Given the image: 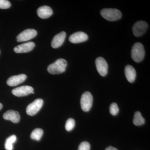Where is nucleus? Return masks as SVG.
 <instances>
[{"label": "nucleus", "instance_id": "15", "mask_svg": "<svg viewBox=\"0 0 150 150\" xmlns=\"http://www.w3.org/2000/svg\"><path fill=\"white\" fill-rule=\"evenodd\" d=\"M37 13L38 16L43 19L48 18L53 14V11L51 7L43 6L38 9Z\"/></svg>", "mask_w": 150, "mask_h": 150}, {"label": "nucleus", "instance_id": "7", "mask_svg": "<svg viewBox=\"0 0 150 150\" xmlns=\"http://www.w3.org/2000/svg\"><path fill=\"white\" fill-rule=\"evenodd\" d=\"M148 28V24L146 22L139 21L134 24L132 30L135 36L139 37L144 34Z\"/></svg>", "mask_w": 150, "mask_h": 150}, {"label": "nucleus", "instance_id": "3", "mask_svg": "<svg viewBox=\"0 0 150 150\" xmlns=\"http://www.w3.org/2000/svg\"><path fill=\"white\" fill-rule=\"evenodd\" d=\"M101 16L109 21H116L121 18L122 13L117 9L104 8L100 11Z\"/></svg>", "mask_w": 150, "mask_h": 150}, {"label": "nucleus", "instance_id": "4", "mask_svg": "<svg viewBox=\"0 0 150 150\" xmlns=\"http://www.w3.org/2000/svg\"><path fill=\"white\" fill-rule=\"evenodd\" d=\"M93 97L90 92L84 93L81 97V109L84 112L89 111L92 106Z\"/></svg>", "mask_w": 150, "mask_h": 150}, {"label": "nucleus", "instance_id": "16", "mask_svg": "<svg viewBox=\"0 0 150 150\" xmlns=\"http://www.w3.org/2000/svg\"><path fill=\"white\" fill-rule=\"evenodd\" d=\"M125 74L128 81L130 83L134 82L137 75L136 70L134 67L131 65H127L125 68Z\"/></svg>", "mask_w": 150, "mask_h": 150}, {"label": "nucleus", "instance_id": "19", "mask_svg": "<svg viewBox=\"0 0 150 150\" xmlns=\"http://www.w3.org/2000/svg\"><path fill=\"white\" fill-rule=\"evenodd\" d=\"M43 130L42 129H35L32 131L31 134H30V138L33 140H36V141H40L41 139V137L43 136Z\"/></svg>", "mask_w": 150, "mask_h": 150}, {"label": "nucleus", "instance_id": "24", "mask_svg": "<svg viewBox=\"0 0 150 150\" xmlns=\"http://www.w3.org/2000/svg\"><path fill=\"white\" fill-rule=\"evenodd\" d=\"M105 150H118L116 148L113 147L112 146L108 147L105 149Z\"/></svg>", "mask_w": 150, "mask_h": 150}, {"label": "nucleus", "instance_id": "10", "mask_svg": "<svg viewBox=\"0 0 150 150\" xmlns=\"http://www.w3.org/2000/svg\"><path fill=\"white\" fill-rule=\"evenodd\" d=\"M88 39V36L85 33L79 31L70 35L69 40L73 43H78L85 42Z\"/></svg>", "mask_w": 150, "mask_h": 150}, {"label": "nucleus", "instance_id": "22", "mask_svg": "<svg viewBox=\"0 0 150 150\" xmlns=\"http://www.w3.org/2000/svg\"><path fill=\"white\" fill-rule=\"evenodd\" d=\"M91 146L89 143L87 142H83L81 143L79 146L78 150H90Z\"/></svg>", "mask_w": 150, "mask_h": 150}, {"label": "nucleus", "instance_id": "11", "mask_svg": "<svg viewBox=\"0 0 150 150\" xmlns=\"http://www.w3.org/2000/svg\"><path fill=\"white\" fill-rule=\"evenodd\" d=\"M27 78V76L24 74H21L16 76H13L9 78L7 81L8 85L10 86H15L22 83Z\"/></svg>", "mask_w": 150, "mask_h": 150}, {"label": "nucleus", "instance_id": "5", "mask_svg": "<svg viewBox=\"0 0 150 150\" xmlns=\"http://www.w3.org/2000/svg\"><path fill=\"white\" fill-rule=\"evenodd\" d=\"M43 103V100L41 98L36 99L28 105L26 108V112L28 115H35L41 109Z\"/></svg>", "mask_w": 150, "mask_h": 150}, {"label": "nucleus", "instance_id": "8", "mask_svg": "<svg viewBox=\"0 0 150 150\" xmlns=\"http://www.w3.org/2000/svg\"><path fill=\"white\" fill-rule=\"evenodd\" d=\"M96 65L98 72L100 76H105L107 75L108 71V65L106 61L102 57L97 58Z\"/></svg>", "mask_w": 150, "mask_h": 150}, {"label": "nucleus", "instance_id": "25", "mask_svg": "<svg viewBox=\"0 0 150 150\" xmlns=\"http://www.w3.org/2000/svg\"><path fill=\"white\" fill-rule=\"evenodd\" d=\"M3 107V105L1 104V103H0V110L2 109Z\"/></svg>", "mask_w": 150, "mask_h": 150}, {"label": "nucleus", "instance_id": "9", "mask_svg": "<svg viewBox=\"0 0 150 150\" xmlns=\"http://www.w3.org/2000/svg\"><path fill=\"white\" fill-rule=\"evenodd\" d=\"M12 93L14 95L18 97L26 96L30 94L34 93L33 88L29 86H21L13 89Z\"/></svg>", "mask_w": 150, "mask_h": 150}, {"label": "nucleus", "instance_id": "6", "mask_svg": "<svg viewBox=\"0 0 150 150\" xmlns=\"http://www.w3.org/2000/svg\"><path fill=\"white\" fill-rule=\"evenodd\" d=\"M37 34V31L35 30L26 29L18 35L16 37V40L18 42L28 41L34 38Z\"/></svg>", "mask_w": 150, "mask_h": 150}, {"label": "nucleus", "instance_id": "2", "mask_svg": "<svg viewBox=\"0 0 150 150\" xmlns=\"http://www.w3.org/2000/svg\"><path fill=\"white\" fill-rule=\"evenodd\" d=\"M145 54L144 48L142 43L138 42L134 44L131 50V56L134 62H142L144 58Z\"/></svg>", "mask_w": 150, "mask_h": 150}, {"label": "nucleus", "instance_id": "23", "mask_svg": "<svg viewBox=\"0 0 150 150\" xmlns=\"http://www.w3.org/2000/svg\"><path fill=\"white\" fill-rule=\"evenodd\" d=\"M11 6V3L7 0H0V8L7 9Z\"/></svg>", "mask_w": 150, "mask_h": 150}, {"label": "nucleus", "instance_id": "12", "mask_svg": "<svg viewBox=\"0 0 150 150\" xmlns=\"http://www.w3.org/2000/svg\"><path fill=\"white\" fill-rule=\"evenodd\" d=\"M35 46L34 42L32 41L27 42L16 46L14 48V51L16 53H27L32 51Z\"/></svg>", "mask_w": 150, "mask_h": 150}, {"label": "nucleus", "instance_id": "13", "mask_svg": "<svg viewBox=\"0 0 150 150\" xmlns=\"http://www.w3.org/2000/svg\"><path fill=\"white\" fill-rule=\"evenodd\" d=\"M66 32L62 31L60 33L56 34L53 38L51 42V46L54 48H59L62 46L64 42L66 37Z\"/></svg>", "mask_w": 150, "mask_h": 150}, {"label": "nucleus", "instance_id": "14", "mask_svg": "<svg viewBox=\"0 0 150 150\" xmlns=\"http://www.w3.org/2000/svg\"><path fill=\"white\" fill-rule=\"evenodd\" d=\"M3 118L6 120H9L14 123H17L20 120V115L18 112L13 110H8L3 115Z\"/></svg>", "mask_w": 150, "mask_h": 150}, {"label": "nucleus", "instance_id": "17", "mask_svg": "<svg viewBox=\"0 0 150 150\" xmlns=\"http://www.w3.org/2000/svg\"><path fill=\"white\" fill-rule=\"evenodd\" d=\"M145 123V120L139 111H137L134 114L133 123L137 126H142Z\"/></svg>", "mask_w": 150, "mask_h": 150}, {"label": "nucleus", "instance_id": "20", "mask_svg": "<svg viewBox=\"0 0 150 150\" xmlns=\"http://www.w3.org/2000/svg\"><path fill=\"white\" fill-rule=\"evenodd\" d=\"M75 126V121L73 118H70L68 119L66 122L65 125V129L68 131H70L72 130L74 128Z\"/></svg>", "mask_w": 150, "mask_h": 150}, {"label": "nucleus", "instance_id": "1", "mask_svg": "<svg viewBox=\"0 0 150 150\" xmlns=\"http://www.w3.org/2000/svg\"><path fill=\"white\" fill-rule=\"evenodd\" d=\"M67 62L63 59H59L51 64L47 68L48 73L52 74H57L64 73L66 71Z\"/></svg>", "mask_w": 150, "mask_h": 150}, {"label": "nucleus", "instance_id": "18", "mask_svg": "<svg viewBox=\"0 0 150 150\" xmlns=\"http://www.w3.org/2000/svg\"><path fill=\"white\" fill-rule=\"evenodd\" d=\"M17 138L15 135H13L8 137L6 140L5 148L6 150H13V144L16 142Z\"/></svg>", "mask_w": 150, "mask_h": 150}, {"label": "nucleus", "instance_id": "21", "mask_svg": "<svg viewBox=\"0 0 150 150\" xmlns=\"http://www.w3.org/2000/svg\"><path fill=\"white\" fill-rule=\"evenodd\" d=\"M109 110L110 114L112 115H117L119 112V108L118 105L115 103H113L110 105Z\"/></svg>", "mask_w": 150, "mask_h": 150}]
</instances>
